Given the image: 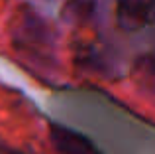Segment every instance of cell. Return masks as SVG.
Returning a JSON list of instances; mask_svg holds the SVG:
<instances>
[{
  "instance_id": "1",
  "label": "cell",
  "mask_w": 155,
  "mask_h": 154,
  "mask_svg": "<svg viewBox=\"0 0 155 154\" xmlns=\"http://www.w3.org/2000/svg\"><path fill=\"white\" fill-rule=\"evenodd\" d=\"M155 16V0H118L116 18L124 30H140Z\"/></svg>"
},
{
  "instance_id": "2",
  "label": "cell",
  "mask_w": 155,
  "mask_h": 154,
  "mask_svg": "<svg viewBox=\"0 0 155 154\" xmlns=\"http://www.w3.org/2000/svg\"><path fill=\"white\" fill-rule=\"evenodd\" d=\"M49 142L59 154H96L87 136L55 123L49 124Z\"/></svg>"
},
{
  "instance_id": "3",
  "label": "cell",
  "mask_w": 155,
  "mask_h": 154,
  "mask_svg": "<svg viewBox=\"0 0 155 154\" xmlns=\"http://www.w3.org/2000/svg\"><path fill=\"white\" fill-rule=\"evenodd\" d=\"M20 36L18 44L20 47H39V46H49V30H47L45 22L39 18L35 12H30L28 8H24L20 14Z\"/></svg>"
},
{
  "instance_id": "4",
  "label": "cell",
  "mask_w": 155,
  "mask_h": 154,
  "mask_svg": "<svg viewBox=\"0 0 155 154\" xmlns=\"http://www.w3.org/2000/svg\"><path fill=\"white\" fill-rule=\"evenodd\" d=\"M96 14V0H65L61 16L71 24H88Z\"/></svg>"
}]
</instances>
